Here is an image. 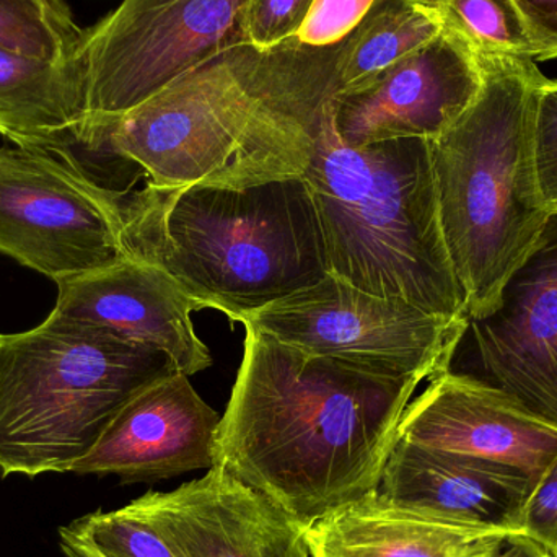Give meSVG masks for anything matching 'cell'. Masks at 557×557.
<instances>
[{
	"label": "cell",
	"instance_id": "obj_1",
	"mask_svg": "<svg viewBox=\"0 0 557 557\" xmlns=\"http://www.w3.org/2000/svg\"><path fill=\"white\" fill-rule=\"evenodd\" d=\"M245 331L214 467L304 527L380 491L421 380L311 356Z\"/></svg>",
	"mask_w": 557,
	"mask_h": 557
},
{
	"label": "cell",
	"instance_id": "obj_2",
	"mask_svg": "<svg viewBox=\"0 0 557 557\" xmlns=\"http://www.w3.org/2000/svg\"><path fill=\"white\" fill-rule=\"evenodd\" d=\"M333 49L235 46L91 131L88 152L133 163L159 189L248 188L304 176L305 129L333 88Z\"/></svg>",
	"mask_w": 557,
	"mask_h": 557
},
{
	"label": "cell",
	"instance_id": "obj_3",
	"mask_svg": "<svg viewBox=\"0 0 557 557\" xmlns=\"http://www.w3.org/2000/svg\"><path fill=\"white\" fill-rule=\"evenodd\" d=\"M126 232L134 258L234 323L330 274L304 176L242 189L146 185L129 193Z\"/></svg>",
	"mask_w": 557,
	"mask_h": 557
},
{
	"label": "cell",
	"instance_id": "obj_4",
	"mask_svg": "<svg viewBox=\"0 0 557 557\" xmlns=\"http://www.w3.org/2000/svg\"><path fill=\"white\" fill-rule=\"evenodd\" d=\"M334 100L311 133L308 183L326 247L327 273L367 294L431 314L467 318L442 231L429 139L347 146Z\"/></svg>",
	"mask_w": 557,
	"mask_h": 557
},
{
	"label": "cell",
	"instance_id": "obj_5",
	"mask_svg": "<svg viewBox=\"0 0 557 557\" xmlns=\"http://www.w3.org/2000/svg\"><path fill=\"white\" fill-rule=\"evenodd\" d=\"M478 61L480 95L431 140L442 231L470 321L497 307L553 212L533 153V104L545 75L533 59Z\"/></svg>",
	"mask_w": 557,
	"mask_h": 557
},
{
	"label": "cell",
	"instance_id": "obj_6",
	"mask_svg": "<svg viewBox=\"0 0 557 557\" xmlns=\"http://www.w3.org/2000/svg\"><path fill=\"white\" fill-rule=\"evenodd\" d=\"M172 359L104 327L51 314L0 343V473H71L114 416Z\"/></svg>",
	"mask_w": 557,
	"mask_h": 557
},
{
	"label": "cell",
	"instance_id": "obj_7",
	"mask_svg": "<svg viewBox=\"0 0 557 557\" xmlns=\"http://www.w3.org/2000/svg\"><path fill=\"white\" fill-rule=\"evenodd\" d=\"M129 193L98 182L71 147H0V253L54 282L134 258Z\"/></svg>",
	"mask_w": 557,
	"mask_h": 557
},
{
	"label": "cell",
	"instance_id": "obj_8",
	"mask_svg": "<svg viewBox=\"0 0 557 557\" xmlns=\"http://www.w3.org/2000/svg\"><path fill=\"white\" fill-rule=\"evenodd\" d=\"M248 0H123L84 28L71 64L85 100V137L180 75L247 45Z\"/></svg>",
	"mask_w": 557,
	"mask_h": 557
},
{
	"label": "cell",
	"instance_id": "obj_9",
	"mask_svg": "<svg viewBox=\"0 0 557 557\" xmlns=\"http://www.w3.org/2000/svg\"><path fill=\"white\" fill-rule=\"evenodd\" d=\"M235 323L311 356L421 382L450 370L470 326L467 318L437 317L398 298L367 294L331 274Z\"/></svg>",
	"mask_w": 557,
	"mask_h": 557
},
{
	"label": "cell",
	"instance_id": "obj_10",
	"mask_svg": "<svg viewBox=\"0 0 557 557\" xmlns=\"http://www.w3.org/2000/svg\"><path fill=\"white\" fill-rule=\"evenodd\" d=\"M468 331L483 369L478 380L557 431V209L507 278L497 307Z\"/></svg>",
	"mask_w": 557,
	"mask_h": 557
},
{
	"label": "cell",
	"instance_id": "obj_11",
	"mask_svg": "<svg viewBox=\"0 0 557 557\" xmlns=\"http://www.w3.org/2000/svg\"><path fill=\"white\" fill-rule=\"evenodd\" d=\"M483 87L476 55L454 36L437 38L356 90L334 98V126L352 147L395 139H437Z\"/></svg>",
	"mask_w": 557,
	"mask_h": 557
},
{
	"label": "cell",
	"instance_id": "obj_12",
	"mask_svg": "<svg viewBox=\"0 0 557 557\" xmlns=\"http://www.w3.org/2000/svg\"><path fill=\"white\" fill-rule=\"evenodd\" d=\"M221 419L175 370L134 393L71 473L144 484L209 471Z\"/></svg>",
	"mask_w": 557,
	"mask_h": 557
},
{
	"label": "cell",
	"instance_id": "obj_13",
	"mask_svg": "<svg viewBox=\"0 0 557 557\" xmlns=\"http://www.w3.org/2000/svg\"><path fill=\"white\" fill-rule=\"evenodd\" d=\"M131 504L180 557H310L307 527L219 467Z\"/></svg>",
	"mask_w": 557,
	"mask_h": 557
},
{
	"label": "cell",
	"instance_id": "obj_14",
	"mask_svg": "<svg viewBox=\"0 0 557 557\" xmlns=\"http://www.w3.org/2000/svg\"><path fill=\"white\" fill-rule=\"evenodd\" d=\"M55 284L59 314L160 350L185 375L212 366L211 352L191 320L193 311L202 310V305L156 264L127 258Z\"/></svg>",
	"mask_w": 557,
	"mask_h": 557
},
{
	"label": "cell",
	"instance_id": "obj_15",
	"mask_svg": "<svg viewBox=\"0 0 557 557\" xmlns=\"http://www.w3.org/2000/svg\"><path fill=\"white\" fill-rule=\"evenodd\" d=\"M399 438L519 468L540 480L557 455V431L520 411L476 376L441 373L409 403Z\"/></svg>",
	"mask_w": 557,
	"mask_h": 557
},
{
	"label": "cell",
	"instance_id": "obj_16",
	"mask_svg": "<svg viewBox=\"0 0 557 557\" xmlns=\"http://www.w3.org/2000/svg\"><path fill=\"white\" fill-rule=\"evenodd\" d=\"M533 486L535 480L519 468L399 438L380 491L451 522L522 535L523 510Z\"/></svg>",
	"mask_w": 557,
	"mask_h": 557
},
{
	"label": "cell",
	"instance_id": "obj_17",
	"mask_svg": "<svg viewBox=\"0 0 557 557\" xmlns=\"http://www.w3.org/2000/svg\"><path fill=\"white\" fill-rule=\"evenodd\" d=\"M509 539L406 506L382 491L307 527L310 557H507Z\"/></svg>",
	"mask_w": 557,
	"mask_h": 557
},
{
	"label": "cell",
	"instance_id": "obj_18",
	"mask_svg": "<svg viewBox=\"0 0 557 557\" xmlns=\"http://www.w3.org/2000/svg\"><path fill=\"white\" fill-rule=\"evenodd\" d=\"M85 100L71 61L0 48V136L15 146L81 147Z\"/></svg>",
	"mask_w": 557,
	"mask_h": 557
},
{
	"label": "cell",
	"instance_id": "obj_19",
	"mask_svg": "<svg viewBox=\"0 0 557 557\" xmlns=\"http://www.w3.org/2000/svg\"><path fill=\"white\" fill-rule=\"evenodd\" d=\"M442 32L441 18L429 0H380L337 46L336 97L362 87Z\"/></svg>",
	"mask_w": 557,
	"mask_h": 557
},
{
	"label": "cell",
	"instance_id": "obj_20",
	"mask_svg": "<svg viewBox=\"0 0 557 557\" xmlns=\"http://www.w3.org/2000/svg\"><path fill=\"white\" fill-rule=\"evenodd\" d=\"M442 28L478 59H542V48L513 0H429Z\"/></svg>",
	"mask_w": 557,
	"mask_h": 557
},
{
	"label": "cell",
	"instance_id": "obj_21",
	"mask_svg": "<svg viewBox=\"0 0 557 557\" xmlns=\"http://www.w3.org/2000/svg\"><path fill=\"white\" fill-rule=\"evenodd\" d=\"M82 36L67 0H0V48L67 62Z\"/></svg>",
	"mask_w": 557,
	"mask_h": 557
},
{
	"label": "cell",
	"instance_id": "obj_22",
	"mask_svg": "<svg viewBox=\"0 0 557 557\" xmlns=\"http://www.w3.org/2000/svg\"><path fill=\"white\" fill-rule=\"evenodd\" d=\"M69 527L108 557H180L131 503L111 512L88 513Z\"/></svg>",
	"mask_w": 557,
	"mask_h": 557
},
{
	"label": "cell",
	"instance_id": "obj_23",
	"mask_svg": "<svg viewBox=\"0 0 557 557\" xmlns=\"http://www.w3.org/2000/svg\"><path fill=\"white\" fill-rule=\"evenodd\" d=\"M380 0H313L290 41L301 48L333 49L369 15Z\"/></svg>",
	"mask_w": 557,
	"mask_h": 557
},
{
	"label": "cell",
	"instance_id": "obj_24",
	"mask_svg": "<svg viewBox=\"0 0 557 557\" xmlns=\"http://www.w3.org/2000/svg\"><path fill=\"white\" fill-rule=\"evenodd\" d=\"M533 153L543 199L557 209V81L543 78L533 104Z\"/></svg>",
	"mask_w": 557,
	"mask_h": 557
},
{
	"label": "cell",
	"instance_id": "obj_25",
	"mask_svg": "<svg viewBox=\"0 0 557 557\" xmlns=\"http://www.w3.org/2000/svg\"><path fill=\"white\" fill-rule=\"evenodd\" d=\"M313 0H248L244 15L247 45L273 49L297 33Z\"/></svg>",
	"mask_w": 557,
	"mask_h": 557
},
{
	"label": "cell",
	"instance_id": "obj_26",
	"mask_svg": "<svg viewBox=\"0 0 557 557\" xmlns=\"http://www.w3.org/2000/svg\"><path fill=\"white\" fill-rule=\"evenodd\" d=\"M522 535L557 553V455L533 486L523 510Z\"/></svg>",
	"mask_w": 557,
	"mask_h": 557
},
{
	"label": "cell",
	"instance_id": "obj_27",
	"mask_svg": "<svg viewBox=\"0 0 557 557\" xmlns=\"http://www.w3.org/2000/svg\"><path fill=\"white\" fill-rule=\"evenodd\" d=\"M542 48V59L557 58V0H513Z\"/></svg>",
	"mask_w": 557,
	"mask_h": 557
},
{
	"label": "cell",
	"instance_id": "obj_28",
	"mask_svg": "<svg viewBox=\"0 0 557 557\" xmlns=\"http://www.w3.org/2000/svg\"><path fill=\"white\" fill-rule=\"evenodd\" d=\"M59 545H61L65 557H108L87 540L77 535L69 525L59 530Z\"/></svg>",
	"mask_w": 557,
	"mask_h": 557
},
{
	"label": "cell",
	"instance_id": "obj_29",
	"mask_svg": "<svg viewBox=\"0 0 557 557\" xmlns=\"http://www.w3.org/2000/svg\"><path fill=\"white\" fill-rule=\"evenodd\" d=\"M507 557H556V555L530 540L529 536L510 535Z\"/></svg>",
	"mask_w": 557,
	"mask_h": 557
},
{
	"label": "cell",
	"instance_id": "obj_30",
	"mask_svg": "<svg viewBox=\"0 0 557 557\" xmlns=\"http://www.w3.org/2000/svg\"><path fill=\"white\" fill-rule=\"evenodd\" d=\"M0 343H2V334H0Z\"/></svg>",
	"mask_w": 557,
	"mask_h": 557
},
{
	"label": "cell",
	"instance_id": "obj_31",
	"mask_svg": "<svg viewBox=\"0 0 557 557\" xmlns=\"http://www.w3.org/2000/svg\"><path fill=\"white\" fill-rule=\"evenodd\" d=\"M556 557H557V553H555Z\"/></svg>",
	"mask_w": 557,
	"mask_h": 557
}]
</instances>
